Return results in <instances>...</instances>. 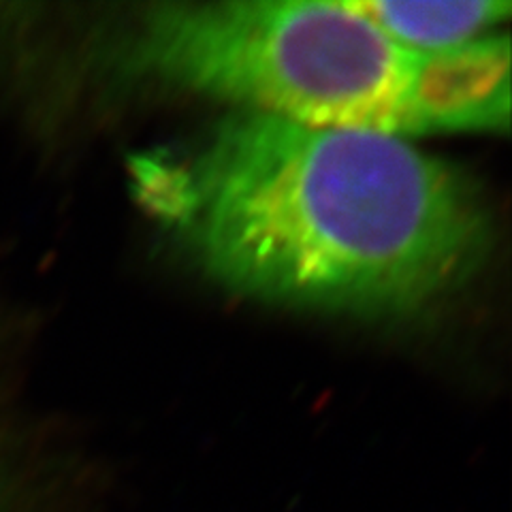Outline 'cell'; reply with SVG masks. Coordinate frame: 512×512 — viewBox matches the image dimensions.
Wrapping results in <instances>:
<instances>
[{"label":"cell","mask_w":512,"mask_h":512,"mask_svg":"<svg viewBox=\"0 0 512 512\" xmlns=\"http://www.w3.org/2000/svg\"><path fill=\"white\" fill-rule=\"evenodd\" d=\"M13 323L0 303V512H43L45 478L37 440L18 404L11 374Z\"/></svg>","instance_id":"obj_4"},{"label":"cell","mask_w":512,"mask_h":512,"mask_svg":"<svg viewBox=\"0 0 512 512\" xmlns=\"http://www.w3.org/2000/svg\"><path fill=\"white\" fill-rule=\"evenodd\" d=\"M131 67L306 126L391 137L506 131L510 43L416 52L350 3L227 0L152 7Z\"/></svg>","instance_id":"obj_2"},{"label":"cell","mask_w":512,"mask_h":512,"mask_svg":"<svg viewBox=\"0 0 512 512\" xmlns=\"http://www.w3.org/2000/svg\"><path fill=\"white\" fill-rule=\"evenodd\" d=\"M384 35L416 52H446L491 37L510 15L508 0H440V3H350Z\"/></svg>","instance_id":"obj_3"},{"label":"cell","mask_w":512,"mask_h":512,"mask_svg":"<svg viewBox=\"0 0 512 512\" xmlns=\"http://www.w3.org/2000/svg\"><path fill=\"white\" fill-rule=\"evenodd\" d=\"M131 178L205 274L286 306L419 312L466 284L491 242L468 175L391 135L242 111L139 154Z\"/></svg>","instance_id":"obj_1"}]
</instances>
